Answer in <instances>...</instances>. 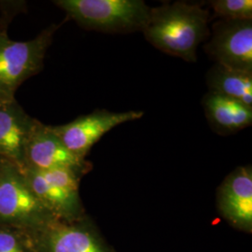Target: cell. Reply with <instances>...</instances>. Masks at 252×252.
Segmentation results:
<instances>
[{"mask_svg": "<svg viewBox=\"0 0 252 252\" xmlns=\"http://www.w3.org/2000/svg\"><path fill=\"white\" fill-rule=\"evenodd\" d=\"M54 219L30 189L18 166L0 159V227L28 233Z\"/></svg>", "mask_w": 252, "mask_h": 252, "instance_id": "obj_3", "label": "cell"}, {"mask_svg": "<svg viewBox=\"0 0 252 252\" xmlns=\"http://www.w3.org/2000/svg\"><path fill=\"white\" fill-rule=\"evenodd\" d=\"M144 116L141 110L111 112L97 109L63 126H51L54 134L75 155L85 158L94 145L116 126Z\"/></svg>", "mask_w": 252, "mask_h": 252, "instance_id": "obj_8", "label": "cell"}, {"mask_svg": "<svg viewBox=\"0 0 252 252\" xmlns=\"http://www.w3.org/2000/svg\"><path fill=\"white\" fill-rule=\"evenodd\" d=\"M81 27L105 33L142 31L151 8L142 0H55Z\"/></svg>", "mask_w": 252, "mask_h": 252, "instance_id": "obj_2", "label": "cell"}, {"mask_svg": "<svg viewBox=\"0 0 252 252\" xmlns=\"http://www.w3.org/2000/svg\"><path fill=\"white\" fill-rule=\"evenodd\" d=\"M24 167L36 171L66 169L82 178L92 170L93 165L67 150L51 126L35 120L26 144Z\"/></svg>", "mask_w": 252, "mask_h": 252, "instance_id": "obj_7", "label": "cell"}, {"mask_svg": "<svg viewBox=\"0 0 252 252\" xmlns=\"http://www.w3.org/2000/svg\"><path fill=\"white\" fill-rule=\"evenodd\" d=\"M209 12L199 4L184 1L151 8L142 30L156 49L186 62L197 61V49L210 35Z\"/></svg>", "mask_w": 252, "mask_h": 252, "instance_id": "obj_1", "label": "cell"}, {"mask_svg": "<svg viewBox=\"0 0 252 252\" xmlns=\"http://www.w3.org/2000/svg\"><path fill=\"white\" fill-rule=\"evenodd\" d=\"M217 207L235 229L252 234V168L239 166L231 172L217 190Z\"/></svg>", "mask_w": 252, "mask_h": 252, "instance_id": "obj_10", "label": "cell"}, {"mask_svg": "<svg viewBox=\"0 0 252 252\" xmlns=\"http://www.w3.org/2000/svg\"><path fill=\"white\" fill-rule=\"evenodd\" d=\"M205 50L218 64L252 73V20H219Z\"/></svg>", "mask_w": 252, "mask_h": 252, "instance_id": "obj_9", "label": "cell"}, {"mask_svg": "<svg viewBox=\"0 0 252 252\" xmlns=\"http://www.w3.org/2000/svg\"><path fill=\"white\" fill-rule=\"evenodd\" d=\"M209 5L220 20H252V0H212Z\"/></svg>", "mask_w": 252, "mask_h": 252, "instance_id": "obj_14", "label": "cell"}, {"mask_svg": "<svg viewBox=\"0 0 252 252\" xmlns=\"http://www.w3.org/2000/svg\"><path fill=\"white\" fill-rule=\"evenodd\" d=\"M207 84L209 93L231 97L252 107V73L216 63L207 72Z\"/></svg>", "mask_w": 252, "mask_h": 252, "instance_id": "obj_13", "label": "cell"}, {"mask_svg": "<svg viewBox=\"0 0 252 252\" xmlns=\"http://www.w3.org/2000/svg\"><path fill=\"white\" fill-rule=\"evenodd\" d=\"M21 170L30 189L55 219L70 221L87 215L79 191L80 175L66 169Z\"/></svg>", "mask_w": 252, "mask_h": 252, "instance_id": "obj_6", "label": "cell"}, {"mask_svg": "<svg viewBox=\"0 0 252 252\" xmlns=\"http://www.w3.org/2000/svg\"><path fill=\"white\" fill-rule=\"evenodd\" d=\"M25 234L33 252H116L88 215L70 221L54 219Z\"/></svg>", "mask_w": 252, "mask_h": 252, "instance_id": "obj_5", "label": "cell"}, {"mask_svg": "<svg viewBox=\"0 0 252 252\" xmlns=\"http://www.w3.org/2000/svg\"><path fill=\"white\" fill-rule=\"evenodd\" d=\"M34 122L16 100L0 105V159L24 168L25 149Z\"/></svg>", "mask_w": 252, "mask_h": 252, "instance_id": "obj_11", "label": "cell"}, {"mask_svg": "<svg viewBox=\"0 0 252 252\" xmlns=\"http://www.w3.org/2000/svg\"><path fill=\"white\" fill-rule=\"evenodd\" d=\"M203 107L210 127L220 135H231L252 126V107L224 95L207 93Z\"/></svg>", "mask_w": 252, "mask_h": 252, "instance_id": "obj_12", "label": "cell"}, {"mask_svg": "<svg viewBox=\"0 0 252 252\" xmlns=\"http://www.w3.org/2000/svg\"><path fill=\"white\" fill-rule=\"evenodd\" d=\"M0 252H33L27 234L0 227Z\"/></svg>", "mask_w": 252, "mask_h": 252, "instance_id": "obj_15", "label": "cell"}, {"mask_svg": "<svg viewBox=\"0 0 252 252\" xmlns=\"http://www.w3.org/2000/svg\"><path fill=\"white\" fill-rule=\"evenodd\" d=\"M58 27L53 25L27 41L12 40L0 32V105L15 101L19 86L40 71Z\"/></svg>", "mask_w": 252, "mask_h": 252, "instance_id": "obj_4", "label": "cell"}]
</instances>
